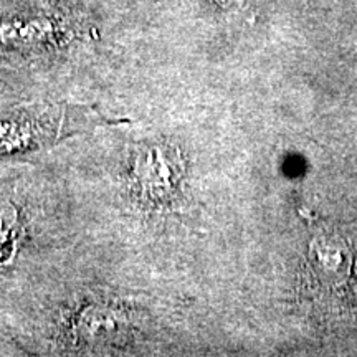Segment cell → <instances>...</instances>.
Returning a JSON list of instances; mask_svg holds the SVG:
<instances>
[{
    "mask_svg": "<svg viewBox=\"0 0 357 357\" xmlns=\"http://www.w3.org/2000/svg\"><path fill=\"white\" fill-rule=\"evenodd\" d=\"M181 160L167 149H149L137 159V182L146 194L158 199L164 197L177 184L181 176Z\"/></svg>",
    "mask_w": 357,
    "mask_h": 357,
    "instance_id": "obj_2",
    "label": "cell"
},
{
    "mask_svg": "<svg viewBox=\"0 0 357 357\" xmlns=\"http://www.w3.org/2000/svg\"><path fill=\"white\" fill-rule=\"evenodd\" d=\"M312 261L318 276L326 283H341L351 271L352 258L347 245L341 238L326 236L311 247Z\"/></svg>",
    "mask_w": 357,
    "mask_h": 357,
    "instance_id": "obj_3",
    "label": "cell"
},
{
    "mask_svg": "<svg viewBox=\"0 0 357 357\" xmlns=\"http://www.w3.org/2000/svg\"><path fill=\"white\" fill-rule=\"evenodd\" d=\"M121 123H129V119L108 118L89 105L33 106L0 121V155L40 153L77 134Z\"/></svg>",
    "mask_w": 357,
    "mask_h": 357,
    "instance_id": "obj_1",
    "label": "cell"
}]
</instances>
